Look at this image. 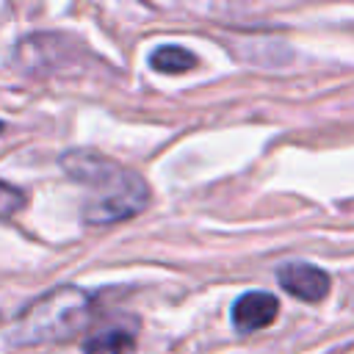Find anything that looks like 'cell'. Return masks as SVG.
<instances>
[{
    "label": "cell",
    "instance_id": "1",
    "mask_svg": "<svg viewBox=\"0 0 354 354\" xmlns=\"http://www.w3.org/2000/svg\"><path fill=\"white\" fill-rule=\"evenodd\" d=\"M61 166L75 183L88 188L83 218L91 224L124 221L130 216H138L149 205V185L144 183V177L100 152H64Z\"/></svg>",
    "mask_w": 354,
    "mask_h": 354
},
{
    "label": "cell",
    "instance_id": "3",
    "mask_svg": "<svg viewBox=\"0 0 354 354\" xmlns=\"http://www.w3.org/2000/svg\"><path fill=\"white\" fill-rule=\"evenodd\" d=\"M277 279H279V285H282L290 296H296V299H301V301H321V299L326 296V290H329V277H326V271H321V268H315V266H310V263H290V266H282L279 274H277Z\"/></svg>",
    "mask_w": 354,
    "mask_h": 354
},
{
    "label": "cell",
    "instance_id": "8",
    "mask_svg": "<svg viewBox=\"0 0 354 354\" xmlns=\"http://www.w3.org/2000/svg\"><path fill=\"white\" fill-rule=\"evenodd\" d=\"M0 133H3V122H0Z\"/></svg>",
    "mask_w": 354,
    "mask_h": 354
},
{
    "label": "cell",
    "instance_id": "6",
    "mask_svg": "<svg viewBox=\"0 0 354 354\" xmlns=\"http://www.w3.org/2000/svg\"><path fill=\"white\" fill-rule=\"evenodd\" d=\"M152 69L166 72V75H177V72H188L196 66V55L180 44H163L149 55Z\"/></svg>",
    "mask_w": 354,
    "mask_h": 354
},
{
    "label": "cell",
    "instance_id": "7",
    "mask_svg": "<svg viewBox=\"0 0 354 354\" xmlns=\"http://www.w3.org/2000/svg\"><path fill=\"white\" fill-rule=\"evenodd\" d=\"M22 207H25V194L19 188H14L11 183L0 180V218H11Z\"/></svg>",
    "mask_w": 354,
    "mask_h": 354
},
{
    "label": "cell",
    "instance_id": "2",
    "mask_svg": "<svg viewBox=\"0 0 354 354\" xmlns=\"http://www.w3.org/2000/svg\"><path fill=\"white\" fill-rule=\"evenodd\" d=\"M91 318V299L75 285H58L33 299L14 321L8 340L14 346H50L72 340Z\"/></svg>",
    "mask_w": 354,
    "mask_h": 354
},
{
    "label": "cell",
    "instance_id": "4",
    "mask_svg": "<svg viewBox=\"0 0 354 354\" xmlns=\"http://www.w3.org/2000/svg\"><path fill=\"white\" fill-rule=\"evenodd\" d=\"M277 299L266 290H252V293H243L241 299H235L232 304V324L238 332H257V329H266L274 318H277Z\"/></svg>",
    "mask_w": 354,
    "mask_h": 354
},
{
    "label": "cell",
    "instance_id": "5",
    "mask_svg": "<svg viewBox=\"0 0 354 354\" xmlns=\"http://www.w3.org/2000/svg\"><path fill=\"white\" fill-rule=\"evenodd\" d=\"M86 354H136V340L130 332L124 329H102L97 335H91L83 346Z\"/></svg>",
    "mask_w": 354,
    "mask_h": 354
}]
</instances>
